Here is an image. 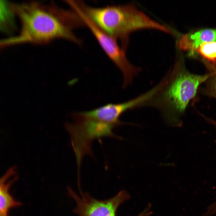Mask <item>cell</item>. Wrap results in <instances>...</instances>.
Segmentation results:
<instances>
[{"mask_svg": "<svg viewBox=\"0 0 216 216\" xmlns=\"http://www.w3.org/2000/svg\"><path fill=\"white\" fill-rule=\"evenodd\" d=\"M79 16L84 25L89 29L107 56L122 73L123 87L131 83L134 77L140 69L132 64L129 61L125 51L117 40L98 27L82 13Z\"/></svg>", "mask_w": 216, "mask_h": 216, "instance_id": "5", "label": "cell"}, {"mask_svg": "<svg viewBox=\"0 0 216 216\" xmlns=\"http://www.w3.org/2000/svg\"><path fill=\"white\" fill-rule=\"evenodd\" d=\"M165 92L164 99L168 106L178 113L184 112L190 100L195 96L199 86L214 73L193 74L181 67Z\"/></svg>", "mask_w": 216, "mask_h": 216, "instance_id": "4", "label": "cell"}, {"mask_svg": "<svg viewBox=\"0 0 216 216\" xmlns=\"http://www.w3.org/2000/svg\"><path fill=\"white\" fill-rule=\"evenodd\" d=\"M82 11L104 32L119 41L125 50L132 32L151 28L169 33V28L152 19L134 4L95 7L78 2Z\"/></svg>", "mask_w": 216, "mask_h": 216, "instance_id": "2", "label": "cell"}, {"mask_svg": "<svg viewBox=\"0 0 216 216\" xmlns=\"http://www.w3.org/2000/svg\"><path fill=\"white\" fill-rule=\"evenodd\" d=\"M214 215H216V201L207 207V210L203 216H213Z\"/></svg>", "mask_w": 216, "mask_h": 216, "instance_id": "13", "label": "cell"}, {"mask_svg": "<svg viewBox=\"0 0 216 216\" xmlns=\"http://www.w3.org/2000/svg\"><path fill=\"white\" fill-rule=\"evenodd\" d=\"M15 10L20 19L22 27L20 34L11 40L10 43H45L62 38L80 44L73 31L83 24L73 11L63 9L53 3L34 2L16 6Z\"/></svg>", "mask_w": 216, "mask_h": 216, "instance_id": "1", "label": "cell"}, {"mask_svg": "<svg viewBox=\"0 0 216 216\" xmlns=\"http://www.w3.org/2000/svg\"><path fill=\"white\" fill-rule=\"evenodd\" d=\"M146 94L122 103L108 104L88 111L89 116L108 123L118 126L124 124L119 118L125 112L137 107L146 100Z\"/></svg>", "mask_w": 216, "mask_h": 216, "instance_id": "7", "label": "cell"}, {"mask_svg": "<svg viewBox=\"0 0 216 216\" xmlns=\"http://www.w3.org/2000/svg\"><path fill=\"white\" fill-rule=\"evenodd\" d=\"M79 188L80 195L70 186L66 188L68 195L75 202L73 212L78 216H117L119 207L130 198L126 190H122L111 198L100 200L83 192Z\"/></svg>", "mask_w": 216, "mask_h": 216, "instance_id": "6", "label": "cell"}, {"mask_svg": "<svg viewBox=\"0 0 216 216\" xmlns=\"http://www.w3.org/2000/svg\"><path fill=\"white\" fill-rule=\"evenodd\" d=\"M216 41V29L206 28L183 35L178 41V45L181 50L194 53L201 44Z\"/></svg>", "mask_w": 216, "mask_h": 216, "instance_id": "9", "label": "cell"}, {"mask_svg": "<svg viewBox=\"0 0 216 216\" xmlns=\"http://www.w3.org/2000/svg\"><path fill=\"white\" fill-rule=\"evenodd\" d=\"M16 168L12 167L0 177V216H9L10 210L21 206L10 192V188L16 180Z\"/></svg>", "mask_w": 216, "mask_h": 216, "instance_id": "8", "label": "cell"}, {"mask_svg": "<svg viewBox=\"0 0 216 216\" xmlns=\"http://www.w3.org/2000/svg\"><path fill=\"white\" fill-rule=\"evenodd\" d=\"M117 126L87 116L82 112L77 116L76 121L72 130L74 150L77 158L82 160L85 155L94 157L92 142L104 137L121 139L113 130Z\"/></svg>", "mask_w": 216, "mask_h": 216, "instance_id": "3", "label": "cell"}, {"mask_svg": "<svg viewBox=\"0 0 216 216\" xmlns=\"http://www.w3.org/2000/svg\"><path fill=\"white\" fill-rule=\"evenodd\" d=\"M205 89L206 93L216 98V72L210 77Z\"/></svg>", "mask_w": 216, "mask_h": 216, "instance_id": "12", "label": "cell"}, {"mask_svg": "<svg viewBox=\"0 0 216 216\" xmlns=\"http://www.w3.org/2000/svg\"><path fill=\"white\" fill-rule=\"evenodd\" d=\"M196 51L212 70L216 71V41L201 44Z\"/></svg>", "mask_w": 216, "mask_h": 216, "instance_id": "11", "label": "cell"}, {"mask_svg": "<svg viewBox=\"0 0 216 216\" xmlns=\"http://www.w3.org/2000/svg\"><path fill=\"white\" fill-rule=\"evenodd\" d=\"M14 10L8 2L0 0V31L8 33L14 29Z\"/></svg>", "mask_w": 216, "mask_h": 216, "instance_id": "10", "label": "cell"}]
</instances>
